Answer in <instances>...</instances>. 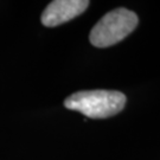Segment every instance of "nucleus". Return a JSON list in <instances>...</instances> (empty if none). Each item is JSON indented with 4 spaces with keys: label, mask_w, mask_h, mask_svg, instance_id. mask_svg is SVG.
Returning <instances> with one entry per match:
<instances>
[{
    "label": "nucleus",
    "mask_w": 160,
    "mask_h": 160,
    "mask_svg": "<svg viewBox=\"0 0 160 160\" xmlns=\"http://www.w3.org/2000/svg\"><path fill=\"white\" fill-rule=\"evenodd\" d=\"M89 6L87 0H55L45 7L42 13V24L48 28H55L78 17Z\"/></svg>",
    "instance_id": "obj_3"
},
{
    "label": "nucleus",
    "mask_w": 160,
    "mask_h": 160,
    "mask_svg": "<svg viewBox=\"0 0 160 160\" xmlns=\"http://www.w3.org/2000/svg\"><path fill=\"white\" fill-rule=\"evenodd\" d=\"M139 19L134 12L120 7L104 14L89 34V40L96 48H108L125 39L138 26Z\"/></svg>",
    "instance_id": "obj_2"
},
{
    "label": "nucleus",
    "mask_w": 160,
    "mask_h": 160,
    "mask_svg": "<svg viewBox=\"0 0 160 160\" xmlns=\"http://www.w3.org/2000/svg\"><path fill=\"white\" fill-rule=\"evenodd\" d=\"M126 95L116 90H83L64 100V106L90 119H107L116 115L126 104Z\"/></svg>",
    "instance_id": "obj_1"
}]
</instances>
